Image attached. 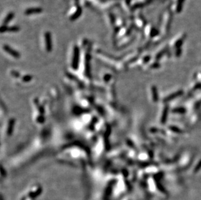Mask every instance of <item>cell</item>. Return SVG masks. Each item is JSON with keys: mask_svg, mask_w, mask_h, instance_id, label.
Wrapping results in <instances>:
<instances>
[{"mask_svg": "<svg viewBox=\"0 0 201 200\" xmlns=\"http://www.w3.org/2000/svg\"><path fill=\"white\" fill-rule=\"evenodd\" d=\"M3 49H4V50L6 51L7 53H9L10 55H12V56L14 57H19V53H18L16 51H15V50L12 49V48L10 47L9 45H3Z\"/></svg>", "mask_w": 201, "mask_h": 200, "instance_id": "5b68a950", "label": "cell"}, {"mask_svg": "<svg viewBox=\"0 0 201 200\" xmlns=\"http://www.w3.org/2000/svg\"><path fill=\"white\" fill-rule=\"evenodd\" d=\"M175 1V11L177 13H180L183 9L185 0H174Z\"/></svg>", "mask_w": 201, "mask_h": 200, "instance_id": "277c9868", "label": "cell"}, {"mask_svg": "<svg viewBox=\"0 0 201 200\" xmlns=\"http://www.w3.org/2000/svg\"><path fill=\"white\" fill-rule=\"evenodd\" d=\"M167 112H168L167 109H165L164 112H163V118H162V123H165V120H166L167 117Z\"/></svg>", "mask_w": 201, "mask_h": 200, "instance_id": "9c48e42d", "label": "cell"}, {"mask_svg": "<svg viewBox=\"0 0 201 200\" xmlns=\"http://www.w3.org/2000/svg\"><path fill=\"white\" fill-rule=\"evenodd\" d=\"M13 17H14V14L12 13V12H11V13H9L7 16V17L5 18V20H4L3 23H4L5 24H7V23H8L10 21H11V20H12Z\"/></svg>", "mask_w": 201, "mask_h": 200, "instance_id": "ba28073f", "label": "cell"}, {"mask_svg": "<svg viewBox=\"0 0 201 200\" xmlns=\"http://www.w3.org/2000/svg\"><path fill=\"white\" fill-rule=\"evenodd\" d=\"M42 11V9L40 8H31V9H27L25 11V14L27 15L29 14H38Z\"/></svg>", "mask_w": 201, "mask_h": 200, "instance_id": "8992f818", "label": "cell"}, {"mask_svg": "<svg viewBox=\"0 0 201 200\" xmlns=\"http://www.w3.org/2000/svg\"><path fill=\"white\" fill-rule=\"evenodd\" d=\"M183 93V92H182V91H179V92H176L174 93L173 94H171V95H170L168 97H167L166 99H165V101H170V100L172 99L175 98V97H178V96H180V95H181Z\"/></svg>", "mask_w": 201, "mask_h": 200, "instance_id": "52a82bcc", "label": "cell"}, {"mask_svg": "<svg viewBox=\"0 0 201 200\" xmlns=\"http://www.w3.org/2000/svg\"><path fill=\"white\" fill-rule=\"evenodd\" d=\"M45 43H46V49L50 51L52 49V37L50 32H46L45 33Z\"/></svg>", "mask_w": 201, "mask_h": 200, "instance_id": "3957f363", "label": "cell"}, {"mask_svg": "<svg viewBox=\"0 0 201 200\" xmlns=\"http://www.w3.org/2000/svg\"><path fill=\"white\" fill-rule=\"evenodd\" d=\"M172 20V13L170 10L165 12L162 20V35L168 34L171 29Z\"/></svg>", "mask_w": 201, "mask_h": 200, "instance_id": "7a4b0ae2", "label": "cell"}, {"mask_svg": "<svg viewBox=\"0 0 201 200\" xmlns=\"http://www.w3.org/2000/svg\"><path fill=\"white\" fill-rule=\"evenodd\" d=\"M186 38V35L184 33H182L181 34L176 35L170 42V45L171 47L175 49V53L176 56H179L181 53L182 45L184 44Z\"/></svg>", "mask_w": 201, "mask_h": 200, "instance_id": "6da1fadb", "label": "cell"}]
</instances>
